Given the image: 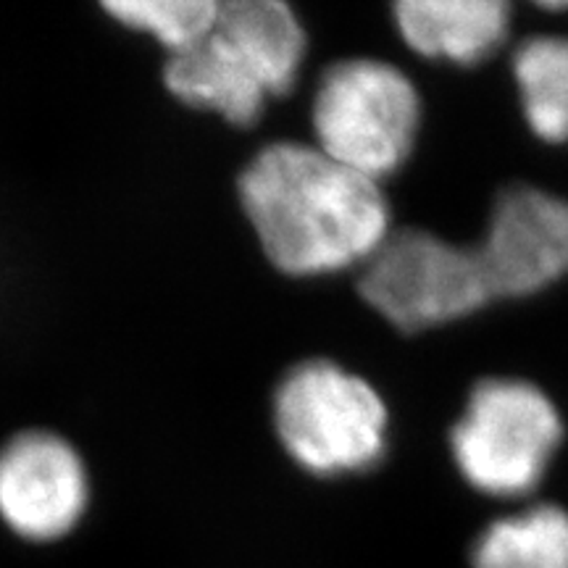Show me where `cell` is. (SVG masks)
<instances>
[{
	"label": "cell",
	"mask_w": 568,
	"mask_h": 568,
	"mask_svg": "<svg viewBox=\"0 0 568 568\" xmlns=\"http://www.w3.org/2000/svg\"><path fill=\"white\" fill-rule=\"evenodd\" d=\"M311 38L290 0H219L211 32L163 61V84L184 109L253 132L301 88Z\"/></svg>",
	"instance_id": "obj_2"
},
{
	"label": "cell",
	"mask_w": 568,
	"mask_h": 568,
	"mask_svg": "<svg viewBox=\"0 0 568 568\" xmlns=\"http://www.w3.org/2000/svg\"><path fill=\"white\" fill-rule=\"evenodd\" d=\"M276 443L297 471L318 481L366 474L385 458L389 414L364 374L343 361H297L272 395Z\"/></svg>",
	"instance_id": "obj_3"
},
{
	"label": "cell",
	"mask_w": 568,
	"mask_h": 568,
	"mask_svg": "<svg viewBox=\"0 0 568 568\" xmlns=\"http://www.w3.org/2000/svg\"><path fill=\"white\" fill-rule=\"evenodd\" d=\"M474 568H568V514L537 506L497 518L481 531Z\"/></svg>",
	"instance_id": "obj_10"
},
{
	"label": "cell",
	"mask_w": 568,
	"mask_h": 568,
	"mask_svg": "<svg viewBox=\"0 0 568 568\" xmlns=\"http://www.w3.org/2000/svg\"><path fill=\"white\" fill-rule=\"evenodd\" d=\"M355 290L374 314L403 332L456 322L493 301L477 247L422 230L389 232L355 274Z\"/></svg>",
	"instance_id": "obj_6"
},
{
	"label": "cell",
	"mask_w": 568,
	"mask_h": 568,
	"mask_svg": "<svg viewBox=\"0 0 568 568\" xmlns=\"http://www.w3.org/2000/svg\"><path fill=\"white\" fill-rule=\"evenodd\" d=\"M119 27L151 40L172 59L195 48L211 32L219 0H101Z\"/></svg>",
	"instance_id": "obj_12"
},
{
	"label": "cell",
	"mask_w": 568,
	"mask_h": 568,
	"mask_svg": "<svg viewBox=\"0 0 568 568\" xmlns=\"http://www.w3.org/2000/svg\"><path fill=\"white\" fill-rule=\"evenodd\" d=\"M237 197L268 266L297 282L358 272L393 232L382 184L303 138L261 148L237 176Z\"/></svg>",
	"instance_id": "obj_1"
},
{
	"label": "cell",
	"mask_w": 568,
	"mask_h": 568,
	"mask_svg": "<svg viewBox=\"0 0 568 568\" xmlns=\"http://www.w3.org/2000/svg\"><path fill=\"white\" fill-rule=\"evenodd\" d=\"M393 13L397 32L418 55L460 67L493 55L510 24V6L503 0H403Z\"/></svg>",
	"instance_id": "obj_9"
},
{
	"label": "cell",
	"mask_w": 568,
	"mask_h": 568,
	"mask_svg": "<svg viewBox=\"0 0 568 568\" xmlns=\"http://www.w3.org/2000/svg\"><path fill=\"white\" fill-rule=\"evenodd\" d=\"M82 453L51 429H21L0 445V524L19 542L48 548L69 539L90 510Z\"/></svg>",
	"instance_id": "obj_7"
},
{
	"label": "cell",
	"mask_w": 568,
	"mask_h": 568,
	"mask_svg": "<svg viewBox=\"0 0 568 568\" xmlns=\"http://www.w3.org/2000/svg\"><path fill=\"white\" fill-rule=\"evenodd\" d=\"M524 116L537 138L568 140V38H531L514 55Z\"/></svg>",
	"instance_id": "obj_11"
},
{
	"label": "cell",
	"mask_w": 568,
	"mask_h": 568,
	"mask_svg": "<svg viewBox=\"0 0 568 568\" xmlns=\"http://www.w3.org/2000/svg\"><path fill=\"white\" fill-rule=\"evenodd\" d=\"M418 126V92L389 61L345 55L311 74V142L353 172L376 182L397 172L414 151Z\"/></svg>",
	"instance_id": "obj_4"
},
{
	"label": "cell",
	"mask_w": 568,
	"mask_h": 568,
	"mask_svg": "<svg viewBox=\"0 0 568 568\" xmlns=\"http://www.w3.org/2000/svg\"><path fill=\"white\" fill-rule=\"evenodd\" d=\"M477 253L493 297L539 293L568 274V201L537 187L506 190Z\"/></svg>",
	"instance_id": "obj_8"
},
{
	"label": "cell",
	"mask_w": 568,
	"mask_h": 568,
	"mask_svg": "<svg viewBox=\"0 0 568 568\" xmlns=\"http://www.w3.org/2000/svg\"><path fill=\"white\" fill-rule=\"evenodd\" d=\"M564 439L558 408L524 379H485L453 426V458L471 487L493 497L529 495Z\"/></svg>",
	"instance_id": "obj_5"
}]
</instances>
